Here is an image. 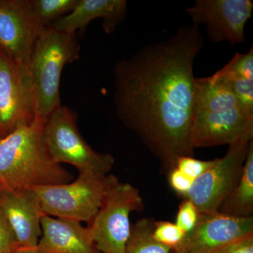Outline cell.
<instances>
[{"mask_svg":"<svg viewBox=\"0 0 253 253\" xmlns=\"http://www.w3.org/2000/svg\"><path fill=\"white\" fill-rule=\"evenodd\" d=\"M44 119L36 116L0 139V192L66 184L73 174L51 161L42 140Z\"/></svg>","mask_w":253,"mask_h":253,"instance_id":"2","label":"cell"},{"mask_svg":"<svg viewBox=\"0 0 253 253\" xmlns=\"http://www.w3.org/2000/svg\"><path fill=\"white\" fill-rule=\"evenodd\" d=\"M253 138V112L242 107L218 111H196L191 129L194 149L231 145Z\"/></svg>","mask_w":253,"mask_h":253,"instance_id":"11","label":"cell"},{"mask_svg":"<svg viewBox=\"0 0 253 253\" xmlns=\"http://www.w3.org/2000/svg\"><path fill=\"white\" fill-rule=\"evenodd\" d=\"M37 250L40 253H101L89 228L79 221L44 214Z\"/></svg>","mask_w":253,"mask_h":253,"instance_id":"14","label":"cell"},{"mask_svg":"<svg viewBox=\"0 0 253 253\" xmlns=\"http://www.w3.org/2000/svg\"><path fill=\"white\" fill-rule=\"evenodd\" d=\"M36 116V94L27 66L0 50V139Z\"/></svg>","mask_w":253,"mask_h":253,"instance_id":"7","label":"cell"},{"mask_svg":"<svg viewBox=\"0 0 253 253\" xmlns=\"http://www.w3.org/2000/svg\"><path fill=\"white\" fill-rule=\"evenodd\" d=\"M204 44L199 26L183 25L172 36L145 46L114 68L113 106L169 172L194 156L191 134L196 113L194 63Z\"/></svg>","mask_w":253,"mask_h":253,"instance_id":"1","label":"cell"},{"mask_svg":"<svg viewBox=\"0 0 253 253\" xmlns=\"http://www.w3.org/2000/svg\"><path fill=\"white\" fill-rule=\"evenodd\" d=\"M144 203L139 189L118 181L106 195L101 208L88 225L101 253H125L130 236L129 216L141 212Z\"/></svg>","mask_w":253,"mask_h":253,"instance_id":"6","label":"cell"},{"mask_svg":"<svg viewBox=\"0 0 253 253\" xmlns=\"http://www.w3.org/2000/svg\"><path fill=\"white\" fill-rule=\"evenodd\" d=\"M209 78L211 81L226 84L239 100L241 107L253 112V80L222 76L217 72Z\"/></svg>","mask_w":253,"mask_h":253,"instance_id":"20","label":"cell"},{"mask_svg":"<svg viewBox=\"0 0 253 253\" xmlns=\"http://www.w3.org/2000/svg\"><path fill=\"white\" fill-rule=\"evenodd\" d=\"M222 76L253 80V49L247 53H236L224 68L217 71Z\"/></svg>","mask_w":253,"mask_h":253,"instance_id":"22","label":"cell"},{"mask_svg":"<svg viewBox=\"0 0 253 253\" xmlns=\"http://www.w3.org/2000/svg\"><path fill=\"white\" fill-rule=\"evenodd\" d=\"M78 0H32L33 9L42 27L69 14Z\"/></svg>","mask_w":253,"mask_h":253,"instance_id":"19","label":"cell"},{"mask_svg":"<svg viewBox=\"0 0 253 253\" xmlns=\"http://www.w3.org/2000/svg\"><path fill=\"white\" fill-rule=\"evenodd\" d=\"M185 233L175 223L168 221H154L153 236L158 243L166 246L172 252L180 251L185 241Z\"/></svg>","mask_w":253,"mask_h":253,"instance_id":"21","label":"cell"},{"mask_svg":"<svg viewBox=\"0 0 253 253\" xmlns=\"http://www.w3.org/2000/svg\"><path fill=\"white\" fill-rule=\"evenodd\" d=\"M0 207L14 235L16 249H37L44 215L33 189L0 192Z\"/></svg>","mask_w":253,"mask_h":253,"instance_id":"13","label":"cell"},{"mask_svg":"<svg viewBox=\"0 0 253 253\" xmlns=\"http://www.w3.org/2000/svg\"><path fill=\"white\" fill-rule=\"evenodd\" d=\"M253 139L246 138L229 145L224 157L216 158L212 167L194 180L184 199L191 201L202 214L217 212L239 180Z\"/></svg>","mask_w":253,"mask_h":253,"instance_id":"8","label":"cell"},{"mask_svg":"<svg viewBox=\"0 0 253 253\" xmlns=\"http://www.w3.org/2000/svg\"><path fill=\"white\" fill-rule=\"evenodd\" d=\"M76 34L46 26L42 29L32 50L27 67L36 99L37 116L45 120L61 106L60 81L63 68L80 58Z\"/></svg>","mask_w":253,"mask_h":253,"instance_id":"3","label":"cell"},{"mask_svg":"<svg viewBox=\"0 0 253 253\" xmlns=\"http://www.w3.org/2000/svg\"><path fill=\"white\" fill-rule=\"evenodd\" d=\"M15 249L14 235L0 207V253H11Z\"/></svg>","mask_w":253,"mask_h":253,"instance_id":"26","label":"cell"},{"mask_svg":"<svg viewBox=\"0 0 253 253\" xmlns=\"http://www.w3.org/2000/svg\"><path fill=\"white\" fill-rule=\"evenodd\" d=\"M126 0H78L74 9L48 26L69 34L84 31L93 20L101 18L105 33L111 34L122 23L126 14Z\"/></svg>","mask_w":253,"mask_h":253,"instance_id":"15","label":"cell"},{"mask_svg":"<svg viewBox=\"0 0 253 253\" xmlns=\"http://www.w3.org/2000/svg\"><path fill=\"white\" fill-rule=\"evenodd\" d=\"M200 214L199 210L191 201L184 199L179 206L175 224L183 232L189 234L196 227Z\"/></svg>","mask_w":253,"mask_h":253,"instance_id":"23","label":"cell"},{"mask_svg":"<svg viewBox=\"0 0 253 253\" xmlns=\"http://www.w3.org/2000/svg\"></svg>","mask_w":253,"mask_h":253,"instance_id":"30","label":"cell"},{"mask_svg":"<svg viewBox=\"0 0 253 253\" xmlns=\"http://www.w3.org/2000/svg\"><path fill=\"white\" fill-rule=\"evenodd\" d=\"M42 140L53 162L71 165L79 173L108 174L114 166L112 155L96 152L84 140L76 115L67 106L61 105L44 120Z\"/></svg>","mask_w":253,"mask_h":253,"instance_id":"5","label":"cell"},{"mask_svg":"<svg viewBox=\"0 0 253 253\" xmlns=\"http://www.w3.org/2000/svg\"><path fill=\"white\" fill-rule=\"evenodd\" d=\"M168 172V181L171 188L184 199L192 187L194 179L176 168H173Z\"/></svg>","mask_w":253,"mask_h":253,"instance_id":"25","label":"cell"},{"mask_svg":"<svg viewBox=\"0 0 253 253\" xmlns=\"http://www.w3.org/2000/svg\"><path fill=\"white\" fill-rule=\"evenodd\" d=\"M154 222L152 219L144 218L131 226L125 253H172L154 239Z\"/></svg>","mask_w":253,"mask_h":253,"instance_id":"18","label":"cell"},{"mask_svg":"<svg viewBox=\"0 0 253 253\" xmlns=\"http://www.w3.org/2000/svg\"><path fill=\"white\" fill-rule=\"evenodd\" d=\"M210 253H253V235L221 246Z\"/></svg>","mask_w":253,"mask_h":253,"instance_id":"27","label":"cell"},{"mask_svg":"<svg viewBox=\"0 0 253 253\" xmlns=\"http://www.w3.org/2000/svg\"><path fill=\"white\" fill-rule=\"evenodd\" d=\"M218 212L235 217H253V139L250 142L239 180L221 204Z\"/></svg>","mask_w":253,"mask_h":253,"instance_id":"16","label":"cell"},{"mask_svg":"<svg viewBox=\"0 0 253 253\" xmlns=\"http://www.w3.org/2000/svg\"><path fill=\"white\" fill-rule=\"evenodd\" d=\"M186 11L193 24L206 26L212 42L242 44L246 23L252 17L253 2L251 0H196Z\"/></svg>","mask_w":253,"mask_h":253,"instance_id":"9","label":"cell"},{"mask_svg":"<svg viewBox=\"0 0 253 253\" xmlns=\"http://www.w3.org/2000/svg\"><path fill=\"white\" fill-rule=\"evenodd\" d=\"M172 253H186L184 251H176V252H172Z\"/></svg>","mask_w":253,"mask_h":253,"instance_id":"29","label":"cell"},{"mask_svg":"<svg viewBox=\"0 0 253 253\" xmlns=\"http://www.w3.org/2000/svg\"><path fill=\"white\" fill-rule=\"evenodd\" d=\"M251 235H253V217H235L219 212L201 213L196 227L186 236L180 251L210 253Z\"/></svg>","mask_w":253,"mask_h":253,"instance_id":"12","label":"cell"},{"mask_svg":"<svg viewBox=\"0 0 253 253\" xmlns=\"http://www.w3.org/2000/svg\"><path fill=\"white\" fill-rule=\"evenodd\" d=\"M196 111L218 112L241 107L229 86L209 77L196 78Z\"/></svg>","mask_w":253,"mask_h":253,"instance_id":"17","label":"cell"},{"mask_svg":"<svg viewBox=\"0 0 253 253\" xmlns=\"http://www.w3.org/2000/svg\"><path fill=\"white\" fill-rule=\"evenodd\" d=\"M119 181L113 174L79 173L66 184L33 188L44 214L88 224L99 211L106 195Z\"/></svg>","mask_w":253,"mask_h":253,"instance_id":"4","label":"cell"},{"mask_svg":"<svg viewBox=\"0 0 253 253\" xmlns=\"http://www.w3.org/2000/svg\"><path fill=\"white\" fill-rule=\"evenodd\" d=\"M41 26L32 0H0V50L27 66Z\"/></svg>","mask_w":253,"mask_h":253,"instance_id":"10","label":"cell"},{"mask_svg":"<svg viewBox=\"0 0 253 253\" xmlns=\"http://www.w3.org/2000/svg\"><path fill=\"white\" fill-rule=\"evenodd\" d=\"M215 159L201 161L194 156H183L177 160L175 168L191 179L196 180L212 167Z\"/></svg>","mask_w":253,"mask_h":253,"instance_id":"24","label":"cell"},{"mask_svg":"<svg viewBox=\"0 0 253 253\" xmlns=\"http://www.w3.org/2000/svg\"><path fill=\"white\" fill-rule=\"evenodd\" d=\"M11 253H40L37 249H16L13 250Z\"/></svg>","mask_w":253,"mask_h":253,"instance_id":"28","label":"cell"}]
</instances>
